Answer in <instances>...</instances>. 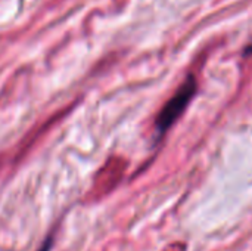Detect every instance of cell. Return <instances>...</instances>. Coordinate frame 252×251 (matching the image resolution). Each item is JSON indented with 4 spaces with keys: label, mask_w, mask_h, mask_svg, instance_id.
<instances>
[{
    "label": "cell",
    "mask_w": 252,
    "mask_h": 251,
    "mask_svg": "<svg viewBox=\"0 0 252 251\" xmlns=\"http://www.w3.org/2000/svg\"><path fill=\"white\" fill-rule=\"evenodd\" d=\"M52 243H53V240H52V238H47V240L44 241V244L41 246V249L38 251H50V249H52Z\"/></svg>",
    "instance_id": "2"
},
{
    "label": "cell",
    "mask_w": 252,
    "mask_h": 251,
    "mask_svg": "<svg viewBox=\"0 0 252 251\" xmlns=\"http://www.w3.org/2000/svg\"><path fill=\"white\" fill-rule=\"evenodd\" d=\"M196 89H198L196 78L193 75H189L159 112L157 118V132L159 135H164L180 118V115L185 112L192 98L195 96Z\"/></svg>",
    "instance_id": "1"
}]
</instances>
